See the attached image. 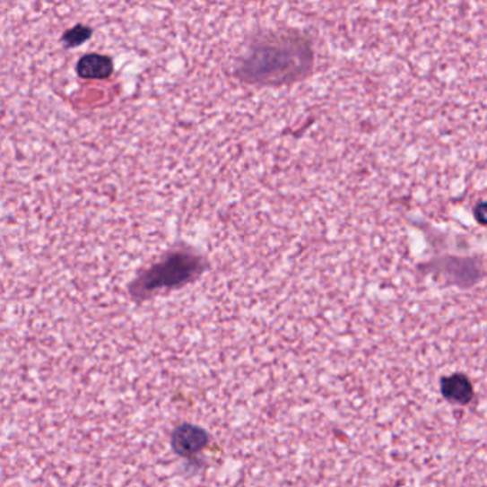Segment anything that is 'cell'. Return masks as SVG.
I'll return each mask as SVG.
<instances>
[{
  "label": "cell",
  "instance_id": "cell-1",
  "mask_svg": "<svg viewBox=\"0 0 487 487\" xmlns=\"http://www.w3.org/2000/svg\"><path fill=\"white\" fill-rule=\"evenodd\" d=\"M312 64L310 43L298 30H266L245 46L236 59L235 76L246 84L274 88L305 77Z\"/></svg>",
  "mask_w": 487,
  "mask_h": 487
},
{
  "label": "cell",
  "instance_id": "cell-2",
  "mask_svg": "<svg viewBox=\"0 0 487 487\" xmlns=\"http://www.w3.org/2000/svg\"><path fill=\"white\" fill-rule=\"evenodd\" d=\"M206 269V259L200 253L179 243L166 250L156 262L137 272L129 283L130 298L142 301L161 291L183 288L197 281Z\"/></svg>",
  "mask_w": 487,
  "mask_h": 487
},
{
  "label": "cell",
  "instance_id": "cell-4",
  "mask_svg": "<svg viewBox=\"0 0 487 487\" xmlns=\"http://www.w3.org/2000/svg\"><path fill=\"white\" fill-rule=\"evenodd\" d=\"M76 72L86 81H103L113 74V60L102 53H86L77 60Z\"/></svg>",
  "mask_w": 487,
  "mask_h": 487
},
{
  "label": "cell",
  "instance_id": "cell-3",
  "mask_svg": "<svg viewBox=\"0 0 487 487\" xmlns=\"http://www.w3.org/2000/svg\"><path fill=\"white\" fill-rule=\"evenodd\" d=\"M207 443H209V436L206 431L192 423L180 424L172 431V438H170L173 452L187 459L195 457L197 453L202 452Z\"/></svg>",
  "mask_w": 487,
  "mask_h": 487
},
{
  "label": "cell",
  "instance_id": "cell-5",
  "mask_svg": "<svg viewBox=\"0 0 487 487\" xmlns=\"http://www.w3.org/2000/svg\"><path fill=\"white\" fill-rule=\"evenodd\" d=\"M91 38V28L89 26L82 25V23H77L74 28L69 29L62 36V43H64L66 48H77V46L83 45V43L88 42L89 39Z\"/></svg>",
  "mask_w": 487,
  "mask_h": 487
}]
</instances>
